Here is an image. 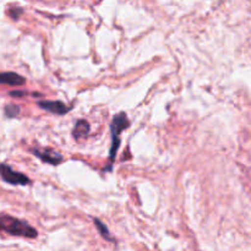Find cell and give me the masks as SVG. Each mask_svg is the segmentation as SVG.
<instances>
[{
  "instance_id": "obj_10",
  "label": "cell",
  "mask_w": 251,
  "mask_h": 251,
  "mask_svg": "<svg viewBox=\"0 0 251 251\" xmlns=\"http://www.w3.org/2000/svg\"><path fill=\"white\" fill-rule=\"evenodd\" d=\"M28 93L26 92V91H11L10 92V96H12V97H16V98H21L24 97V96H27Z\"/></svg>"
},
{
  "instance_id": "obj_11",
  "label": "cell",
  "mask_w": 251,
  "mask_h": 251,
  "mask_svg": "<svg viewBox=\"0 0 251 251\" xmlns=\"http://www.w3.org/2000/svg\"><path fill=\"white\" fill-rule=\"evenodd\" d=\"M22 14V9H12V10H10V15H11V17L12 19H15V20H17L20 17V15Z\"/></svg>"
},
{
  "instance_id": "obj_9",
  "label": "cell",
  "mask_w": 251,
  "mask_h": 251,
  "mask_svg": "<svg viewBox=\"0 0 251 251\" xmlns=\"http://www.w3.org/2000/svg\"><path fill=\"white\" fill-rule=\"evenodd\" d=\"M5 115H6L7 118H15L17 117V115L20 114V112H21V109H20L19 105H15V104H9L5 107Z\"/></svg>"
},
{
  "instance_id": "obj_7",
  "label": "cell",
  "mask_w": 251,
  "mask_h": 251,
  "mask_svg": "<svg viewBox=\"0 0 251 251\" xmlns=\"http://www.w3.org/2000/svg\"><path fill=\"white\" fill-rule=\"evenodd\" d=\"M91 126L88 124L87 120L85 119H80L76 122L75 126H74L73 130V135L76 140L83 139V137H87V135L90 134Z\"/></svg>"
},
{
  "instance_id": "obj_2",
  "label": "cell",
  "mask_w": 251,
  "mask_h": 251,
  "mask_svg": "<svg viewBox=\"0 0 251 251\" xmlns=\"http://www.w3.org/2000/svg\"><path fill=\"white\" fill-rule=\"evenodd\" d=\"M130 125V120L127 119V115L125 113H119V114L115 115L112 120V124H110V134H112V146L109 150V168L108 171H110L112 168L113 162L117 158V152L119 150L120 146V134H122L124 130H126Z\"/></svg>"
},
{
  "instance_id": "obj_3",
  "label": "cell",
  "mask_w": 251,
  "mask_h": 251,
  "mask_svg": "<svg viewBox=\"0 0 251 251\" xmlns=\"http://www.w3.org/2000/svg\"><path fill=\"white\" fill-rule=\"evenodd\" d=\"M0 178L6 183L11 184V185H27V184L31 183L28 176L20 173V172L14 171L11 167L4 163L0 164Z\"/></svg>"
},
{
  "instance_id": "obj_5",
  "label": "cell",
  "mask_w": 251,
  "mask_h": 251,
  "mask_svg": "<svg viewBox=\"0 0 251 251\" xmlns=\"http://www.w3.org/2000/svg\"><path fill=\"white\" fill-rule=\"evenodd\" d=\"M38 107L56 115H65L70 108L61 100H39Z\"/></svg>"
},
{
  "instance_id": "obj_4",
  "label": "cell",
  "mask_w": 251,
  "mask_h": 251,
  "mask_svg": "<svg viewBox=\"0 0 251 251\" xmlns=\"http://www.w3.org/2000/svg\"><path fill=\"white\" fill-rule=\"evenodd\" d=\"M32 152L34 153V156L38 157L41 161H43L44 163L53 164V166H58L59 163L63 162V156L58 152L53 151V150H41V149H33Z\"/></svg>"
},
{
  "instance_id": "obj_6",
  "label": "cell",
  "mask_w": 251,
  "mask_h": 251,
  "mask_svg": "<svg viewBox=\"0 0 251 251\" xmlns=\"http://www.w3.org/2000/svg\"><path fill=\"white\" fill-rule=\"evenodd\" d=\"M25 83H26V78L24 76L19 75V74L11 73V71L0 73V85H9L15 86V87H20V86H24Z\"/></svg>"
},
{
  "instance_id": "obj_1",
  "label": "cell",
  "mask_w": 251,
  "mask_h": 251,
  "mask_svg": "<svg viewBox=\"0 0 251 251\" xmlns=\"http://www.w3.org/2000/svg\"><path fill=\"white\" fill-rule=\"evenodd\" d=\"M0 230L16 237L36 238L38 235L37 230L28 223L9 215L0 216Z\"/></svg>"
},
{
  "instance_id": "obj_8",
  "label": "cell",
  "mask_w": 251,
  "mask_h": 251,
  "mask_svg": "<svg viewBox=\"0 0 251 251\" xmlns=\"http://www.w3.org/2000/svg\"><path fill=\"white\" fill-rule=\"evenodd\" d=\"M93 222H95V226H96V228L98 229V232L100 233V235H102L105 240H108V242H114L113 237L110 235L109 229H108V227L104 225V223L100 222V221L97 220V218H95V220H93Z\"/></svg>"
}]
</instances>
